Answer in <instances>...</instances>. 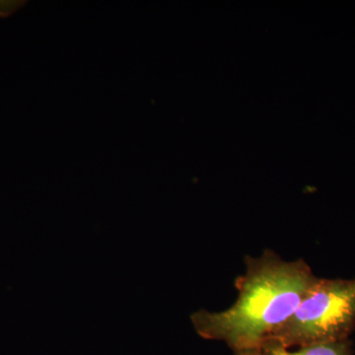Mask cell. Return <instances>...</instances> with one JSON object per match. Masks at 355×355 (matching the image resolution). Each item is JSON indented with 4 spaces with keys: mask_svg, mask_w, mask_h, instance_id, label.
Returning a JSON list of instances; mask_svg holds the SVG:
<instances>
[{
    "mask_svg": "<svg viewBox=\"0 0 355 355\" xmlns=\"http://www.w3.org/2000/svg\"><path fill=\"white\" fill-rule=\"evenodd\" d=\"M246 265L236 280L238 297L231 307L191 316L198 335L225 343L236 355L260 354L319 279L302 259L284 261L272 251L248 257Z\"/></svg>",
    "mask_w": 355,
    "mask_h": 355,
    "instance_id": "obj_1",
    "label": "cell"
},
{
    "mask_svg": "<svg viewBox=\"0 0 355 355\" xmlns=\"http://www.w3.org/2000/svg\"><path fill=\"white\" fill-rule=\"evenodd\" d=\"M355 328V279H318L266 345L284 349L349 340Z\"/></svg>",
    "mask_w": 355,
    "mask_h": 355,
    "instance_id": "obj_2",
    "label": "cell"
},
{
    "mask_svg": "<svg viewBox=\"0 0 355 355\" xmlns=\"http://www.w3.org/2000/svg\"><path fill=\"white\" fill-rule=\"evenodd\" d=\"M260 355H352V343L349 340L342 342L314 343L291 350L279 345H266Z\"/></svg>",
    "mask_w": 355,
    "mask_h": 355,
    "instance_id": "obj_3",
    "label": "cell"
},
{
    "mask_svg": "<svg viewBox=\"0 0 355 355\" xmlns=\"http://www.w3.org/2000/svg\"><path fill=\"white\" fill-rule=\"evenodd\" d=\"M22 6V1H0V17H8Z\"/></svg>",
    "mask_w": 355,
    "mask_h": 355,
    "instance_id": "obj_4",
    "label": "cell"
},
{
    "mask_svg": "<svg viewBox=\"0 0 355 355\" xmlns=\"http://www.w3.org/2000/svg\"><path fill=\"white\" fill-rule=\"evenodd\" d=\"M254 355H260V354H254Z\"/></svg>",
    "mask_w": 355,
    "mask_h": 355,
    "instance_id": "obj_5",
    "label": "cell"
}]
</instances>
